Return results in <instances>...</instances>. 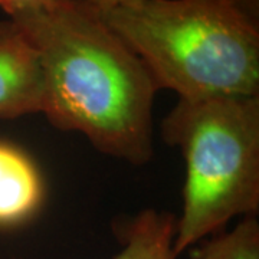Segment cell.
<instances>
[{"label": "cell", "instance_id": "obj_6", "mask_svg": "<svg viewBox=\"0 0 259 259\" xmlns=\"http://www.w3.org/2000/svg\"><path fill=\"white\" fill-rule=\"evenodd\" d=\"M176 226L177 219L170 213L143 210L122 228V248L114 259H176Z\"/></svg>", "mask_w": 259, "mask_h": 259}, {"label": "cell", "instance_id": "obj_2", "mask_svg": "<svg viewBox=\"0 0 259 259\" xmlns=\"http://www.w3.org/2000/svg\"><path fill=\"white\" fill-rule=\"evenodd\" d=\"M98 12L158 90L179 100L259 95V22L235 0H128Z\"/></svg>", "mask_w": 259, "mask_h": 259}, {"label": "cell", "instance_id": "obj_7", "mask_svg": "<svg viewBox=\"0 0 259 259\" xmlns=\"http://www.w3.org/2000/svg\"><path fill=\"white\" fill-rule=\"evenodd\" d=\"M197 259H259L258 221L243 218L232 231L214 233Z\"/></svg>", "mask_w": 259, "mask_h": 259}, {"label": "cell", "instance_id": "obj_9", "mask_svg": "<svg viewBox=\"0 0 259 259\" xmlns=\"http://www.w3.org/2000/svg\"><path fill=\"white\" fill-rule=\"evenodd\" d=\"M243 12L259 22V0H235Z\"/></svg>", "mask_w": 259, "mask_h": 259}, {"label": "cell", "instance_id": "obj_10", "mask_svg": "<svg viewBox=\"0 0 259 259\" xmlns=\"http://www.w3.org/2000/svg\"><path fill=\"white\" fill-rule=\"evenodd\" d=\"M83 2H87L88 5H91L97 10H105L114 8V6H118L121 3H125L128 0H83Z\"/></svg>", "mask_w": 259, "mask_h": 259}, {"label": "cell", "instance_id": "obj_3", "mask_svg": "<svg viewBox=\"0 0 259 259\" xmlns=\"http://www.w3.org/2000/svg\"><path fill=\"white\" fill-rule=\"evenodd\" d=\"M186 163L175 253L259 209V95L179 100L161 124Z\"/></svg>", "mask_w": 259, "mask_h": 259}, {"label": "cell", "instance_id": "obj_4", "mask_svg": "<svg viewBox=\"0 0 259 259\" xmlns=\"http://www.w3.org/2000/svg\"><path fill=\"white\" fill-rule=\"evenodd\" d=\"M42 94L35 48L16 22L0 20V118L40 112Z\"/></svg>", "mask_w": 259, "mask_h": 259}, {"label": "cell", "instance_id": "obj_5", "mask_svg": "<svg viewBox=\"0 0 259 259\" xmlns=\"http://www.w3.org/2000/svg\"><path fill=\"white\" fill-rule=\"evenodd\" d=\"M44 199L42 179L19 148L0 141V226L25 222Z\"/></svg>", "mask_w": 259, "mask_h": 259}, {"label": "cell", "instance_id": "obj_1", "mask_svg": "<svg viewBox=\"0 0 259 259\" xmlns=\"http://www.w3.org/2000/svg\"><path fill=\"white\" fill-rule=\"evenodd\" d=\"M37 54L42 114L81 133L98 151L131 164L153 157L158 91L139 56L83 0H59L12 19Z\"/></svg>", "mask_w": 259, "mask_h": 259}, {"label": "cell", "instance_id": "obj_8", "mask_svg": "<svg viewBox=\"0 0 259 259\" xmlns=\"http://www.w3.org/2000/svg\"><path fill=\"white\" fill-rule=\"evenodd\" d=\"M56 2L59 0H0V9L8 15V18L13 19L32 10L51 6Z\"/></svg>", "mask_w": 259, "mask_h": 259}]
</instances>
